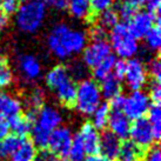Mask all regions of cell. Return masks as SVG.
Masks as SVG:
<instances>
[{
    "label": "cell",
    "mask_w": 161,
    "mask_h": 161,
    "mask_svg": "<svg viewBox=\"0 0 161 161\" xmlns=\"http://www.w3.org/2000/svg\"><path fill=\"white\" fill-rule=\"evenodd\" d=\"M47 46L54 57L65 60L85 49L87 36L85 32L73 30L66 24H58L49 32Z\"/></svg>",
    "instance_id": "6da1fadb"
},
{
    "label": "cell",
    "mask_w": 161,
    "mask_h": 161,
    "mask_svg": "<svg viewBox=\"0 0 161 161\" xmlns=\"http://www.w3.org/2000/svg\"><path fill=\"white\" fill-rule=\"evenodd\" d=\"M46 84L60 103L67 106L73 105L76 93V84L69 75L67 67L58 65L51 68L46 74Z\"/></svg>",
    "instance_id": "7a4b0ae2"
},
{
    "label": "cell",
    "mask_w": 161,
    "mask_h": 161,
    "mask_svg": "<svg viewBox=\"0 0 161 161\" xmlns=\"http://www.w3.org/2000/svg\"><path fill=\"white\" fill-rule=\"evenodd\" d=\"M46 18V6L40 0H28L21 5L15 13V23L20 31L36 33L41 28Z\"/></svg>",
    "instance_id": "3957f363"
},
{
    "label": "cell",
    "mask_w": 161,
    "mask_h": 161,
    "mask_svg": "<svg viewBox=\"0 0 161 161\" xmlns=\"http://www.w3.org/2000/svg\"><path fill=\"white\" fill-rule=\"evenodd\" d=\"M103 103V95L98 82L92 79L81 80L76 85L74 107L82 115H92Z\"/></svg>",
    "instance_id": "277c9868"
},
{
    "label": "cell",
    "mask_w": 161,
    "mask_h": 161,
    "mask_svg": "<svg viewBox=\"0 0 161 161\" xmlns=\"http://www.w3.org/2000/svg\"><path fill=\"white\" fill-rule=\"evenodd\" d=\"M109 46L118 57L122 60L134 58L139 52V42L130 34L125 24H118L111 30L109 34Z\"/></svg>",
    "instance_id": "5b68a950"
},
{
    "label": "cell",
    "mask_w": 161,
    "mask_h": 161,
    "mask_svg": "<svg viewBox=\"0 0 161 161\" xmlns=\"http://www.w3.org/2000/svg\"><path fill=\"white\" fill-rule=\"evenodd\" d=\"M152 103L148 98L147 93L143 91H132L128 97H125V103L122 108V113L130 120L142 119L147 114Z\"/></svg>",
    "instance_id": "8992f818"
},
{
    "label": "cell",
    "mask_w": 161,
    "mask_h": 161,
    "mask_svg": "<svg viewBox=\"0 0 161 161\" xmlns=\"http://www.w3.org/2000/svg\"><path fill=\"white\" fill-rule=\"evenodd\" d=\"M73 136L74 135L72 133V130L67 127L60 126L57 130H54L49 134L48 145H47L49 153L54 157L61 158V159L66 158L73 141Z\"/></svg>",
    "instance_id": "52a82bcc"
},
{
    "label": "cell",
    "mask_w": 161,
    "mask_h": 161,
    "mask_svg": "<svg viewBox=\"0 0 161 161\" xmlns=\"http://www.w3.org/2000/svg\"><path fill=\"white\" fill-rule=\"evenodd\" d=\"M128 136L130 138V141L136 145L140 149H149L157 141L153 134L152 127L145 118L133 121V124L130 125Z\"/></svg>",
    "instance_id": "ba28073f"
},
{
    "label": "cell",
    "mask_w": 161,
    "mask_h": 161,
    "mask_svg": "<svg viewBox=\"0 0 161 161\" xmlns=\"http://www.w3.org/2000/svg\"><path fill=\"white\" fill-rule=\"evenodd\" d=\"M63 115L54 106H42L36 113V119L33 127L46 134H51L54 130L61 126Z\"/></svg>",
    "instance_id": "9c48e42d"
},
{
    "label": "cell",
    "mask_w": 161,
    "mask_h": 161,
    "mask_svg": "<svg viewBox=\"0 0 161 161\" xmlns=\"http://www.w3.org/2000/svg\"><path fill=\"white\" fill-rule=\"evenodd\" d=\"M124 79L132 91H142L148 80L147 68L145 67L141 60L134 58L130 59L127 61Z\"/></svg>",
    "instance_id": "30bf717a"
},
{
    "label": "cell",
    "mask_w": 161,
    "mask_h": 161,
    "mask_svg": "<svg viewBox=\"0 0 161 161\" xmlns=\"http://www.w3.org/2000/svg\"><path fill=\"white\" fill-rule=\"evenodd\" d=\"M111 54H112V49L107 40L92 41L82 51V63L86 67L93 69L101 61L108 58Z\"/></svg>",
    "instance_id": "8fae6325"
},
{
    "label": "cell",
    "mask_w": 161,
    "mask_h": 161,
    "mask_svg": "<svg viewBox=\"0 0 161 161\" xmlns=\"http://www.w3.org/2000/svg\"><path fill=\"white\" fill-rule=\"evenodd\" d=\"M157 21L158 14L151 13L148 11H141V12H136L133 15V18L128 21L127 28L130 32V34L138 40V39L145 38Z\"/></svg>",
    "instance_id": "7c38bea8"
},
{
    "label": "cell",
    "mask_w": 161,
    "mask_h": 161,
    "mask_svg": "<svg viewBox=\"0 0 161 161\" xmlns=\"http://www.w3.org/2000/svg\"><path fill=\"white\" fill-rule=\"evenodd\" d=\"M76 135L80 139L81 143L86 151V154H90V155L99 154L100 134H99V130L94 128L91 122H85L81 126L80 130Z\"/></svg>",
    "instance_id": "4fadbf2b"
},
{
    "label": "cell",
    "mask_w": 161,
    "mask_h": 161,
    "mask_svg": "<svg viewBox=\"0 0 161 161\" xmlns=\"http://www.w3.org/2000/svg\"><path fill=\"white\" fill-rule=\"evenodd\" d=\"M130 125L132 122L122 112H114L111 111L109 120H108V127L109 132L113 135H115L119 140H126L130 135Z\"/></svg>",
    "instance_id": "5bb4252c"
},
{
    "label": "cell",
    "mask_w": 161,
    "mask_h": 161,
    "mask_svg": "<svg viewBox=\"0 0 161 161\" xmlns=\"http://www.w3.org/2000/svg\"><path fill=\"white\" fill-rule=\"evenodd\" d=\"M21 109L23 103L18 98L0 90V116L8 120L13 116L20 115Z\"/></svg>",
    "instance_id": "9a60e30c"
},
{
    "label": "cell",
    "mask_w": 161,
    "mask_h": 161,
    "mask_svg": "<svg viewBox=\"0 0 161 161\" xmlns=\"http://www.w3.org/2000/svg\"><path fill=\"white\" fill-rule=\"evenodd\" d=\"M19 71L21 75L28 81L36 80L41 75V65L39 60L31 54H24L19 58Z\"/></svg>",
    "instance_id": "2e32d148"
},
{
    "label": "cell",
    "mask_w": 161,
    "mask_h": 161,
    "mask_svg": "<svg viewBox=\"0 0 161 161\" xmlns=\"http://www.w3.org/2000/svg\"><path fill=\"white\" fill-rule=\"evenodd\" d=\"M120 145V140L116 138L115 135H113L109 130H107L103 135H100L99 152L101 153V155H103V157L109 159V160H114V159H116Z\"/></svg>",
    "instance_id": "e0dca14e"
},
{
    "label": "cell",
    "mask_w": 161,
    "mask_h": 161,
    "mask_svg": "<svg viewBox=\"0 0 161 161\" xmlns=\"http://www.w3.org/2000/svg\"><path fill=\"white\" fill-rule=\"evenodd\" d=\"M36 148L30 139H23L18 148L9 157V161H36Z\"/></svg>",
    "instance_id": "ac0fdd59"
},
{
    "label": "cell",
    "mask_w": 161,
    "mask_h": 161,
    "mask_svg": "<svg viewBox=\"0 0 161 161\" xmlns=\"http://www.w3.org/2000/svg\"><path fill=\"white\" fill-rule=\"evenodd\" d=\"M142 158V149L134 145L130 140H124L121 142L119 152L116 155L118 161H140Z\"/></svg>",
    "instance_id": "d6986e66"
},
{
    "label": "cell",
    "mask_w": 161,
    "mask_h": 161,
    "mask_svg": "<svg viewBox=\"0 0 161 161\" xmlns=\"http://www.w3.org/2000/svg\"><path fill=\"white\" fill-rule=\"evenodd\" d=\"M67 9L79 20H85L92 13L90 0H67Z\"/></svg>",
    "instance_id": "ffe728a7"
},
{
    "label": "cell",
    "mask_w": 161,
    "mask_h": 161,
    "mask_svg": "<svg viewBox=\"0 0 161 161\" xmlns=\"http://www.w3.org/2000/svg\"><path fill=\"white\" fill-rule=\"evenodd\" d=\"M100 92L103 98H106L108 100L113 99L114 97L121 94V81L119 79H116L114 75H109L107 78H105L103 80H101L100 84Z\"/></svg>",
    "instance_id": "44dd1931"
},
{
    "label": "cell",
    "mask_w": 161,
    "mask_h": 161,
    "mask_svg": "<svg viewBox=\"0 0 161 161\" xmlns=\"http://www.w3.org/2000/svg\"><path fill=\"white\" fill-rule=\"evenodd\" d=\"M9 130L13 132L14 135H17L19 138H23L28 133H31L33 128V124L27 119L26 116L17 115L8 119Z\"/></svg>",
    "instance_id": "7402d4cb"
},
{
    "label": "cell",
    "mask_w": 161,
    "mask_h": 161,
    "mask_svg": "<svg viewBox=\"0 0 161 161\" xmlns=\"http://www.w3.org/2000/svg\"><path fill=\"white\" fill-rule=\"evenodd\" d=\"M109 115H111V108L106 103H101L94 113L92 114V125L94 128L98 130H105L108 125V120H109Z\"/></svg>",
    "instance_id": "603a6c76"
},
{
    "label": "cell",
    "mask_w": 161,
    "mask_h": 161,
    "mask_svg": "<svg viewBox=\"0 0 161 161\" xmlns=\"http://www.w3.org/2000/svg\"><path fill=\"white\" fill-rule=\"evenodd\" d=\"M116 61V58L111 54L108 58H106L103 61L99 64L98 66H95L93 68V76L97 80H103L105 78L112 75L113 73V67H114V64Z\"/></svg>",
    "instance_id": "cb8c5ba5"
},
{
    "label": "cell",
    "mask_w": 161,
    "mask_h": 161,
    "mask_svg": "<svg viewBox=\"0 0 161 161\" xmlns=\"http://www.w3.org/2000/svg\"><path fill=\"white\" fill-rule=\"evenodd\" d=\"M147 121L152 127L153 134L155 140H159L161 135V109L158 103H152V106L148 109Z\"/></svg>",
    "instance_id": "d4e9b609"
},
{
    "label": "cell",
    "mask_w": 161,
    "mask_h": 161,
    "mask_svg": "<svg viewBox=\"0 0 161 161\" xmlns=\"http://www.w3.org/2000/svg\"><path fill=\"white\" fill-rule=\"evenodd\" d=\"M23 138H19L14 134H8L5 139L0 141V157L9 158L13 152L18 148Z\"/></svg>",
    "instance_id": "484cf974"
},
{
    "label": "cell",
    "mask_w": 161,
    "mask_h": 161,
    "mask_svg": "<svg viewBox=\"0 0 161 161\" xmlns=\"http://www.w3.org/2000/svg\"><path fill=\"white\" fill-rule=\"evenodd\" d=\"M86 151L82 143H81L80 139L78 135H74L73 136V141H72V145L69 147V151H68L67 154V159L68 161H85L86 159Z\"/></svg>",
    "instance_id": "4316f807"
},
{
    "label": "cell",
    "mask_w": 161,
    "mask_h": 161,
    "mask_svg": "<svg viewBox=\"0 0 161 161\" xmlns=\"http://www.w3.org/2000/svg\"><path fill=\"white\" fill-rule=\"evenodd\" d=\"M145 41L148 49L152 52H157L161 47V30L159 24H155L152 30L148 32L145 36Z\"/></svg>",
    "instance_id": "83f0119b"
},
{
    "label": "cell",
    "mask_w": 161,
    "mask_h": 161,
    "mask_svg": "<svg viewBox=\"0 0 161 161\" xmlns=\"http://www.w3.org/2000/svg\"><path fill=\"white\" fill-rule=\"evenodd\" d=\"M118 24H119V17L116 14L115 9H106L99 15V26L105 28L106 31L112 30L113 27H115Z\"/></svg>",
    "instance_id": "f1b7e54d"
},
{
    "label": "cell",
    "mask_w": 161,
    "mask_h": 161,
    "mask_svg": "<svg viewBox=\"0 0 161 161\" xmlns=\"http://www.w3.org/2000/svg\"><path fill=\"white\" fill-rule=\"evenodd\" d=\"M12 82H13L12 69L4 58H0V90L11 86Z\"/></svg>",
    "instance_id": "f546056e"
},
{
    "label": "cell",
    "mask_w": 161,
    "mask_h": 161,
    "mask_svg": "<svg viewBox=\"0 0 161 161\" xmlns=\"http://www.w3.org/2000/svg\"><path fill=\"white\" fill-rule=\"evenodd\" d=\"M115 12L118 14V17L119 19H122V20H126V21H130V19L133 18V15H134L138 11H136V7L133 6V5H130V3H127V1H121L119 4L116 5L115 7Z\"/></svg>",
    "instance_id": "4dcf8cb0"
},
{
    "label": "cell",
    "mask_w": 161,
    "mask_h": 161,
    "mask_svg": "<svg viewBox=\"0 0 161 161\" xmlns=\"http://www.w3.org/2000/svg\"><path fill=\"white\" fill-rule=\"evenodd\" d=\"M45 103V93L40 88H36L30 94L27 99V105L31 111H39Z\"/></svg>",
    "instance_id": "1f68e13d"
},
{
    "label": "cell",
    "mask_w": 161,
    "mask_h": 161,
    "mask_svg": "<svg viewBox=\"0 0 161 161\" xmlns=\"http://www.w3.org/2000/svg\"><path fill=\"white\" fill-rule=\"evenodd\" d=\"M68 72H69V75L72 76V79L75 80H85L86 79V66L84 64H73L71 67L67 68Z\"/></svg>",
    "instance_id": "d6a6232c"
},
{
    "label": "cell",
    "mask_w": 161,
    "mask_h": 161,
    "mask_svg": "<svg viewBox=\"0 0 161 161\" xmlns=\"http://www.w3.org/2000/svg\"><path fill=\"white\" fill-rule=\"evenodd\" d=\"M148 98L152 103H160L161 100V84L160 81L153 80L149 85V91H148Z\"/></svg>",
    "instance_id": "836d02e7"
},
{
    "label": "cell",
    "mask_w": 161,
    "mask_h": 161,
    "mask_svg": "<svg viewBox=\"0 0 161 161\" xmlns=\"http://www.w3.org/2000/svg\"><path fill=\"white\" fill-rule=\"evenodd\" d=\"M91 1V9L95 13H103L106 9L112 8L114 0H90Z\"/></svg>",
    "instance_id": "e575fe53"
},
{
    "label": "cell",
    "mask_w": 161,
    "mask_h": 161,
    "mask_svg": "<svg viewBox=\"0 0 161 161\" xmlns=\"http://www.w3.org/2000/svg\"><path fill=\"white\" fill-rule=\"evenodd\" d=\"M19 8V1L17 0H1L0 3V12L7 14H15Z\"/></svg>",
    "instance_id": "d590c367"
},
{
    "label": "cell",
    "mask_w": 161,
    "mask_h": 161,
    "mask_svg": "<svg viewBox=\"0 0 161 161\" xmlns=\"http://www.w3.org/2000/svg\"><path fill=\"white\" fill-rule=\"evenodd\" d=\"M148 74H151L153 78V80L160 81V76H161V63L158 58L153 59L152 61L149 63V66H148Z\"/></svg>",
    "instance_id": "8d00e7d4"
},
{
    "label": "cell",
    "mask_w": 161,
    "mask_h": 161,
    "mask_svg": "<svg viewBox=\"0 0 161 161\" xmlns=\"http://www.w3.org/2000/svg\"><path fill=\"white\" fill-rule=\"evenodd\" d=\"M126 67H127V61L122 60V59L116 60L115 64H114V67H113L112 75H114L119 80H122L126 73Z\"/></svg>",
    "instance_id": "74e56055"
},
{
    "label": "cell",
    "mask_w": 161,
    "mask_h": 161,
    "mask_svg": "<svg viewBox=\"0 0 161 161\" xmlns=\"http://www.w3.org/2000/svg\"><path fill=\"white\" fill-rule=\"evenodd\" d=\"M45 6L52 7L53 9H57L59 12H63L67 9V0H40Z\"/></svg>",
    "instance_id": "f35d334b"
},
{
    "label": "cell",
    "mask_w": 161,
    "mask_h": 161,
    "mask_svg": "<svg viewBox=\"0 0 161 161\" xmlns=\"http://www.w3.org/2000/svg\"><path fill=\"white\" fill-rule=\"evenodd\" d=\"M91 36H92V40L93 41H103L106 40L107 38V31L103 28L101 26H94L91 30Z\"/></svg>",
    "instance_id": "ab89813d"
},
{
    "label": "cell",
    "mask_w": 161,
    "mask_h": 161,
    "mask_svg": "<svg viewBox=\"0 0 161 161\" xmlns=\"http://www.w3.org/2000/svg\"><path fill=\"white\" fill-rule=\"evenodd\" d=\"M124 103H125V97L122 94H119L113 99H111V103L108 106H109V108H112L114 112H122Z\"/></svg>",
    "instance_id": "60d3db41"
},
{
    "label": "cell",
    "mask_w": 161,
    "mask_h": 161,
    "mask_svg": "<svg viewBox=\"0 0 161 161\" xmlns=\"http://www.w3.org/2000/svg\"><path fill=\"white\" fill-rule=\"evenodd\" d=\"M140 161H161V154L160 149L158 147H151L148 149L146 155H142Z\"/></svg>",
    "instance_id": "b9f144b4"
},
{
    "label": "cell",
    "mask_w": 161,
    "mask_h": 161,
    "mask_svg": "<svg viewBox=\"0 0 161 161\" xmlns=\"http://www.w3.org/2000/svg\"><path fill=\"white\" fill-rule=\"evenodd\" d=\"M143 5L146 6L148 12L158 14L161 5V0H143Z\"/></svg>",
    "instance_id": "7bdbcfd3"
},
{
    "label": "cell",
    "mask_w": 161,
    "mask_h": 161,
    "mask_svg": "<svg viewBox=\"0 0 161 161\" xmlns=\"http://www.w3.org/2000/svg\"><path fill=\"white\" fill-rule=\"evenodd\" d=\"M36 161H66V160H65V159H61V158L54 157V155H52L49 152L41 151L39 154H36Z\"/></svg>",
    "instance_id": "ee69618b"
},
{
    "label": "cell",
    "mask_w": 161,
    "mask_h": 161,
    "mask_svg": "<svg viewBox=\"0 0 161 161\" xmlns=\"http://www.w3.org/2000/svg\"><path fill=\"white\" fill-rule=\"evenodd\" d=\"M9 134V125L8 120L5 119L3 116H0V141L5 139Z\"/></svg>",
    "instance_id": "f6af8a7d"
},
{
    "label": "cell",
    "mask_w": 161,
    "mask_h": 161,
    "mask_svg": "<svg viewBox=\"0 0 161 161\" xmlns=\"http://www.w3.org/2000/svg\"><path fill=\"white\" fill-rule=\"evenodd\" d=\"M85 161H113V160H109V159L105 158L101 154H94V155H90L88 158H86Z\"/></svg>",
    "instance_id": "bcb514c9"
},
{
    "label": "cell",
    "mask_w": 161,
    "mask_h": 161,
    "mask_svg": "<svg viewBox=\"0 0 161 161\" xmlns=\"http://www.w3.org/2000/svg\"><path fill=\"white\" fill-rule=\"evenodd\" d=\"M7 21H8V20H7V17H6L4 13H1V12H0V31H1V30H4L5 27H6Z\"/></svg>",
    "instance_id": "7dc6e473"
},
{
    "label": "cell",
    "mask_w": 161,
    "mask_h": 161,
    "mask_svg": "<svg viewBox=\"0 0 161 161\" xmlns=\"http://www.w3.org/2000/svg\"><path fill=\"white\" fill-rule=\"evenodd\" d=\"M125 1L130 3V5H133V6H135V7H138V6L143 4V0H125Z\"/></svg>",
    "instance_id": "c3c4849f"
},
{
    "label": "cell",
    "mask_w": 161,
    "mask_h": 161,
    "mask_svg": "<svg viewBox=\"0 0 161 161\" xmlns=\"http://www.w3.org/2000/svg\"><path fill=\"white\" fill-rule=\"evenodd\" d=\"M17 1H23V3H25V1H28V0H17Z\"/></svg>",
    "instance_id": "681fc988"
},
{
    "label": "cell",
    "mask_w": 161,
    "mask_h": 161,
    "mask_svg": "<svg viewBox=\"0 0 161 161\" xmlns=\"http://www.w3.org/2000/svg\"><path fill=\"white\" fill-rule=\"evenodd\" d=\"M0 3H1V0H0Z\"/></svg>",
    "instance_id": "f907efd6"
}]
</instances>
